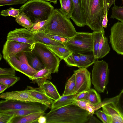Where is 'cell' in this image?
I'll list each match as a JSON object with an SVG mask.
<instances>
[{
	"instance_id": "6da1fadb",
	"label": "cell",
	"mask_w": 123,
	"mask_h": 123,
	"mask_svg": "<svg viewBox=\"0 0 123 123\" xmlns=\"http://www.w3.org/2000/svg\"><path fill=\"white\" fill-rule=\"evenodd\" d=\"M116 0H81L86 25L93 31H104L103 19Z\"/></svg>"
},
{
	"instance_id": "7a4b0ae2",
	"label": "cell",
	"mask_w": 123,
	"mask_h": 123,
	"mask_svg": "<svg viewBox=\"0 0 123 123\" xmlns=\"http://www.w3.org/2000/svg\"><path fill=\"white\" fill-rule=\"evenodd\" d=\"M44 115L46 123H86L91 116L88 111L74 103L51 110Z\"/></svg>"
},
{
	"instance_id": "3957f363",
	"label": "cell",
	"mask_w": 123,
	"mask_h": 123,
	"mask_svg": "<svg viewBox=\"0 0 123 123\" xmlns=\"http://www.w3.org/2000/svg\"><path fill=\"white\" fill-rule=\"evenodd\" d=\"M45 32L70 38L74 37L77 32L70 19L56 8L53 10L48 19Z\"/></svg>"
},
{
	"instance_id": "277c9868",
	"label": "cell",
	"mask_w": 123,
	"mask_h": 123,
	"mask_svg": "<svg viewBox=\"0 0 123 123\" xmlns=\"http://www.w3.org/2000/svg\"><path fill=\"white\" fill-rule=\"evenodd\" d=\"M54 9L50 2L44 0H28L19 9L33 24L47 20Z\"/></svg>"
},
{
	"instance_id": "5b68a950",
	"label": "cell",
	"mask_w": 123,
	"mask_h": 123,
	"mask_svg": "<svg viewBox=\"0 0 123 123\" xmlns=\"http://www.w3.org/2000/svg\"><path fill=\"white\" fill-rule=\"evenodd\" d=\"M64 44L73 53L85 54L93 52L92 33L77 32L74 37Z\"/></svg>"
},
{
	"instance_id": "8992f818",
	"label": "cell",
	"mask_w": 123,
	"mask_h": 123,
	"mask_svg": "<svg viewBox=\"0 0 123 123\" xmlns=\"http://www.w3.org/2000/svg\"><path fill=\"white\" fill-rule=\"evenodd\" d=\"M109 72L108 64L105 61L98 60L95 61L92 70V82L99 93L104 92L108 83Z\"/></svg>"
},
{
	"instance_id": "52a82bcc",
	"label": "cell",
	"mask_w": 123,
	"mask_h": 123,
	"mask_svg": "<svg viewBox=\"0 0 123 123\" xmlns=\"http://www.w3.org/2000/svg\"><path fill=\"white\" fill-rule=\"evenodd\" d=\"M33 51L41 60L45 67L50 70L52 73H58L60 62L62 60L46 45L37 43Z\"/></svg>"
},
{
	"instance_id": "ba28073f",
	"label": "cell",
	"mask_w": 123,
	"mask_h": 123,
	"mask_svg": "<svg viewBox=\"0 0 123 123\" xmlns=\"http://www.w3.org/2000/svg\"><path fill=\"white\" fill-rule=\"evenodd\" d=\"M11 67L28 77L31 80L38 71L33 68L29 63L25 52H20L6 60Z\"/></svg>"
},
{
	"instance_id": "9c48e42d",
	"label": "cell",
	"mask_w": 123,
	"mask_h": 123,
	"mask_svg": "<svg viewBox=\"0 0 123 123\" xmlns=\"http://www.w3.org/2000/svg\"><path fill=\"white\" fill-rule=\"evenodd\" d=\"M41 103L5 99L0 101V111L15 110H37L45 111L48 108Z\"/></svg>"
},
{
	"instance_id": "30bf717a",
	"label": "cell",
	"mask_w": 123,
	"mask_h": 123,
	"mask_svg": "<svg viewBox=\"0 0 123 123\" xmlns=\"http://www.w3.org/2000/svg\"><path fill=\"white\" fill-rule=\"evenodd\" d=\"M34 46L26 43L7 40L3 46V58L6 60L7 58L15 55L20 52L32 51Z\"/></svg>"
},
{
	"instance_id": "8fae6325",
	"label": "cell",
	"mask_w": 123,
	"mask_h": 123,
	"mask_svg": "<svg viewBox=\"0 0 123 123\" xmlns=\"http://www.w3.org/2000/svg\"><path fill=\"white\" fill-rule=\"evenodd\" d=\"M109 39L113 49L123 55V22L118 21L111 27Z\"/></svg>"
},
{
	"instance_id": "7c38bea8",
	"label": "cell",
	"mask_w": 123,
	"mask_h": 123,
	"mask_svg": "<svg viewBox=\"0 0 123 123\" xmlns=\"http://www.w3.org/2000/svg\"><path fill=\"white\" fill-rule=\"evenodd\" d=\"M7 40L16 41L35 46L36 43L33 32L25 28H16L8 33Z\"/></svg>"
},
{
	"instance_id": "4fadbf2b",
	"label": "cell",
	"mask_w": 123,
	"mask_h": 123,
	"mask_svg": "<svg viewBox=\"0 0 123 123\" xmlns=\"http://www.w3.org/2000/svg\"><path fill=\"white\" fill-rule=\"evenodd\" d=\"M74 71L75 76V91L76 93L88 91L91 89V73L86 68H79Z\"/></svg>"
},
{
	"instance_id": "5bb4252c",
	"label": "cell",
	"mask_w": 123,
	"mask_h": 123,
	"mask_svg": "<svg viewBox=\"0 0 123 123\" xmlns=\"http://www.w3.org/2000/svg\"><path fill=\"white\" fill-rule=\"evenodd\" d=\"M0 98L5 99L36 102L44 105L43 102L32 97L24 90L3 93L0 94Z\"/></svg>"
},
{
	"instance_id": "9a60e30c",
	"label": "cell",
	"mask_w": 123,
	"mask_h": 123,
	"mask_svg": "<svg viewBox=\"0 0 123 123\" xmlns=\"http://www.w3.org/2000/svg\"><path fill=\"white\" fill-rule=\"evenodd\" d=\"M72 1L74 9L70 18L78 26L82 27L86 25L81 0H72Z\"/></svg>"
},
{
	"instance_id": "2e32d148",
	"label": "cell",
	"mask_w": 123,
	"mask_h": 123,
	"mask_svg": "<svg viewBox=\"0 0 123 123\" xmlns=\"http://www.w3.org/2000/svg\"><path fill=\"white\" fill-rule=\"evenodd\" d=\"M24 90L32 97L43 102L48 108L51 109L54 101L48 97L39 87L34 88L27 86Z\"/></svg>"
},
{
	"instance_id": "e0dca14e",
	"label": "cell",
	"mask_w": 123,
	"mask_h": 123,
	"mask_svg": "<svg viewBox=\"0 0 123 123\" xmlns=\"http://www.w3.org/2000/svg\"><path fill=\"white\" fill-rule=\"evenodd\" d=\"M102 108V111L111 116L112 123H123V116L114 103L106 104Z\"/></svg>"
},
{
	"instance_id": "ac0fdd59",
	"label": "cell",
	"mask_w": 123,
	"mask_h": 123,
	"mask_svg": "<svg viewBox=\"0 0 123 123\" xmlns=\"http://www.w3.org/2000/svg\"><path fill=\"white\" fill-rule=\"evenodd\" d=\"M36 43H43L46 45L58 46L66 47L65 44L51 38L45 32H33Z\"/></svg>"
},
{
	"instance_id": "d6986e66",
	"label": "cell",
	"mask_w": 123,
	"mask_h": 123,
	"mask_svg": "<svg viewBox=\"0 0 123 123\" xmlns=\"http://www.w3.org/2000/svg\"><path fill=\"white\" fill-rule=\"evenodd\" d=\"M45 111L32 113L25 116L12 118L9 123H38V119L41 116L44 115Z\"/></svg>"
},
{
	"instance_id": "ffe728a7",
	"label": "cell",
	"mask_w": 123,
	"mask_h": 123,
	"mask_svg": "<svg viewBox=\"0 0 123 123\" xmlns=\"http://www.w3.org/2000/svg\"><path fill=\"white\" fill-rule=\"evenodd\" d=\"M39 87L48 97L54 101L61 97L55 86L48 80L43 83Z\"/></svg>"
},
{
	"instance_id": "44dd1931",
	"label": "cell",
	"mask_w": 123,
	"mask_h": 123,
	"mask_svg": "<svg viewBox=\"0 0 123 123\" xmlns=\"http://www.w3.org/2000/svg\"><path fill=\"white\" fill-rule=\"evenodd\" d=\"M51 70L45 67L40 70L34 74L32 77L31 83H36L39 87L43 83L47 80H51L52 77Z\"/></svg>"
},
{
	"instance_id": "7402d4cb",
	"label": "cell",
	"mask_w": 123,
	"mask_h": 123,
	"mask_svg": "<svg viewBox=\"0 0 123 123\" xmlns=\"http://www.w3.org/2000/svg\"><path fill=\"white\" fill-rule=\"evenodd\" d=\"M77 94L66 95H62L58 99L54 101L51 110H55L67 105L74 103Z\"/></svg>"
},
{
	"instance_id": "603a6c76",
	"label": "cell",
	"mask_w": 123,
	"mask_h": 123,
	"mask_svg": "<svg viewBox=\"0 0 123 123\" xmlns=\"http://www.w3.org/2000/svg\"><path fill=\"white\" fill-rule=\"evenodd\" d=\"M61 5L60 12L68 19L72 16L74 9L72 0H59Z\"/></svg>"
},
{
	"instance_id": "cb8c5ba5",
	"label": "cell",
	"mask_w": 123,
	"mask_h": 123,
	"mask_svg": "<svg viewBox=\"0 0 123 123\" xmlns=\"http://www.w3.org/2000/svg\"><path fill=\"white\" fill-rule=\"evenodd\" d=\"M46 46L62 60H64L73 53L71 50L66 47L58 46Z\"/></svg>"
},
{
	"instance_id": "d4e9b609",
	"label": "cell",
	"mask_w": 123,
	"mask_h": 123,
	"mask_svg": "<svg viewBox=\"0 0 123 123\" xmlns=\"http://www.w3.org/2000/svg\"><path fill=\"white\" fill-rule=\"evenodd\" d=\"M28 61L30 65L34 69L38 71L41 70L45 68L34 52L32 51L25 52Z\"/></svg>"
},
{
	"instance_id": "484cf974",
	"label": "cell",
	"mask_w": 123,
	"mask_h": 123,
	"mask_svg": "<svg viewBox=\"0 0 123 123\" xmlns=\"http://www.w3.org/2000/svg\"><path fill=\"white\" fill-rule=\"evenodd\" d=\"M89 53L86 54L77 53L80 59L79 68H86L93 64L96 61V60L93 52Z\"/></svg>"
},
{
	"instance_id": "4316f807",
	"label": "cell",
	"mask_w": 123,
	"mask_h": 123,
	"mask_svg": "<svg viewBox=\"0 0 123 123\" xmlns=\"http://www.w3.org/2000/svg\"><path fill=\"white\" fill-rule=\"evenodd\" d=\"M110 50L107 38L104 35L100 41L97 60L101 59L109 53Z\"/></svg>"
},
{
	"instance_id": "83f0119b",
	"label": "cell",
	"mask_w": 123,
	"mask_h": 123,
	"mask_svg": "<svg viewBox=\"0 0 123 123\" xmlns=\"http://www.w3.org/2000/svg\"><path fill=\"white\" fill-rule=\"evenodd\" d=\"M42 111L37 110H15L5 111H0V113L8 115L12 117L25 116L31 113Z\"/></svg>"
},
{
	"instance_id": "f1b7e54d",
	"label": "cell",
	"mask_w": 123,
	"mask_h": 123,
	"mask_svg": "<svg viewBox=\"0 0 123 123\" xmlns=\"http://www.w3.org/2000/svg\"><path fill=\"white\" fill-rule=\"evenodd\" d=\"M92 33L93 40V53L95 59L97 60L100 41L102 37L105 35V31H94Z\"/></svg>"
},
{
	"instance_id": "f546056e",
	"label": "cell",
	"mask_w": 123,
	"mask_h": 123,
	"mask_svg": "<svg viewBox=\"0 0 123 123\" xmlns=\"http://www.w3.org/2000/svg\"><path fill=\"white\" fill-rule=\"evenodd\" d=\"M15 18L16 22L24 28L30 29L33 25V23L24 12H20Z\"/></svg>"
},
{
	"instance_id": "4dcf8cb0",
	"label": "cell",
	"mask_w": 123,
	"mask_h": 123,
	"mask_svg": "<svg viewBox=\"0 0 123 123\" xmlns=\"http://www.w3.org/2000/svg\"><path fill=\"white\" fill-rule=\"evenodd\" d=\"M75 76L74 73L68 80L62 95H68L76 93L75 91Z\"/></svg>"
},
{
	"instance_id": "1f68e13d",
	"label": "cell",
	"mask_w": 123,
	"mask_h": 123,
	"mask_svg": "<svg viewBox=\"0 0 123 123\" xmlns=\"http://www.w3.org/2000/svg\"><path fill=\"white\" fill-rule=\"evenodd\" d=\"M74 104L88 111L91 116L93 115L95 112L96 111L95 106L87 100H75Z\"/></svg>"
},
{
	"instance_id": "d6a6232c",
	"label": "cell",
	"mask_w": 123,
	"mask_h": 123,
	"mask_svg": "<svg viewBox=\"0 0 123 123\" xmlns=\"http://www.w3.org/2000/svg\"><path fill=\"white\" fill-rule=\"evenodd\" d=\"M20 78L15 76L0 75V83L7 85L8 88L13 86L20 80Z\"/></svg>"
},
{
	"instance_id": "836d02e7",
	"label": "cell",
	"mask_w": 123,
	"mask_h": 123,
	"mask_svg": "<svg viewBox=\"0 0 123 123\" xmlns=\"http://www.w3.org/2000/svg\"><path fill=\"white\" fill-rule=\"evenodd\" d=\"M88 91V94L86 100L95 106L101 102L100 95L95 89L91 88Z\"/></svg>"
},
{
	"instance_id": "e575fe53",
	"label": "cell",
	"mask_w": 123,
	"mask_h": 123,
	"mask_svg": "<svg viewBox=\"0 0 123 123\" xmlns=\"http://www.w3.org/2000/svg\"><path fill=\"white\" fill-rule=\"evenodd\" d=\"M110 18H115L123 22V6H117L114 4L111 8V14Z\"/></svg>"
},
{
	"instance_id": "d590c367",
	"label": "cell",
	"mask_w": 123,
	"mask_h": 123,
	"mask_svg": "<svg viewBox=\"0 0 123 123\" xmlns=\"http://www.w3.org/2000/svg\"><path fill=\"white\" fill-rule=\"evenodd\" d=\"M67 65L78 67L80 59L77 53H73L64 60Z\"/></svg>"
},
{
	"instance_id": "8d00e7d4",
	"label": "cell",
	"mask_w": 123,
	"mask_h": 123,
	"mask_svg": "<svg viewBox=\"0 0 123 123\" xmlns=\"http://www.w3.org/2000/svg\"><path fill=\"white\" fill-rule=\"evenodd\" d=\"M48 19L33 24L32 26L29 30L32 32H45L47 28Z\"/></svg>"
},
{
	"instance_id": "74e56055",
	"label": "cell",
	"mask_w": 123,
	"mask_h": 123,
	"mask_svg": "<svg viewBox=\"0 0 123 123\" xmlns=\"http://www.w3.org/2000/svg\"><path fill=\"white\" fill-rule=\"evenodd\" d=\"M20 13L19 9L10 7L9 9L1 11L0 15L5 17L10 16L16 18Z\"/></svg>"
},
{
	"instance_id": "f35d334b",
	"label": "cell",
	"mask_w": 123,
	"mask_h": 123,
	"mask_svg": "<svg viewBox=\"0 0 123 123\" xmlns=\"http://www.w3.org/2000/svg\"><path fill=\"white\" fill-rule=\"evenodd\" d=\"M95 114L103 123H112V120L111 116L103 111L97 110Z\"/></svg>"
},
{
	"instance_id": "ab89813d",
	"label": "cell",
	"mask_w": 123,
	"mask_h": 123,
	"mask_svg": "<svg viewBox=\"0 0 123 123\" xmlns=\"http://www.w3.org/2000/svg\"><path fill=\"white\" fill-rule=\"evenodd\" d=\"M117 108L123 116V89L118 95L114 103Z\"/></svg>"
},
{
	"instance_id": "60d3db41",
	"label": "cell",
	"mask_w": 123,
	"mask_h": 123,
	"mask_svg": "<svg viewBox=\"0 0 123 123\" xmlns=\"http://www.w3.org/2000/svg\"><path fill=\"white\" fill-rule=\"evenodd\" d=\"M27 0H0V6L24 4Z\"/></svg>"
},
{
	"instance_id": "b9f144b4",
	"label": "cell",
	"mask_w": 123,
	"mask_h": 123,
	"mask_svg": "<svg viewBox=\"0 0 123 123\" xmlns=\"http://www.w3.org/2000/svg\"><path fill=\"white\" fill-rule=\"evenodd\" d=\"M0 75L15 76V70L12 68H0Z\"/></svg>"
},
{
	"instance_id": "7bdbcfd3",
	"label": "cell",
	"mask_w": 123,
	"mask_h": 123,
	"mask_svg": "<svg viewBox=\"0 0 123 123\" xmlns=\"http://www.w3.org/2000/svg\"><path fill=\"white\" fill-rule=\"evenodd\" d=\"M46 34L51 38L63 44L69 41L71 38H67L59 36Z\"/></svg>"
},
{
	"instance_id": "ee69618b",
	"label": "cell",
	"mask_w": 123,
	"mask_h": 123,
	"mask_svg": "<svg viewBox=\"0 0 123 123\" xmlns=\"http://www.w3.org/2000/svg\"><path fill=\"white\" fill-rule=\"evenodd\" d=\"M12 118L9 115L0 113V123H9Z\"/></svg>"
},
{
	"instance_id": "f6af8a7d",
	"label": "cell",
	"mask_w": 123,
	"mask_h": 123,
	"mask_svg": "<svg viewBox=\"0 0 123 123\" xmlns=\"http://www.w3.org/2000/svg\"><path fill=\"white\" fill-rule=\"evenodd\" d=\"M88 94V91H86L77 94L75 99L78 100H86Z\"/></svg>"
},
{
	"instance_id": "bcb514c9",
	"label": "cell",
	"mask_w": 123,
	"mask_h": 123,
	"mask_svg": "<svg viewBox=\"0 0 123 123\" xmlns=\"http://www.w3.org/2000/svg\"><path fill=\"white\" fill-rule=\"evenodd\" d=\"M93 115L91 116L86 123H101Z\"/></svg>"
},
{
	"instance_id": "7dc6e473",
	"label": "cell",
	"mask_w": 123,
	"mask_h": 123,
	"mask_svg": "<svg viewBox=\"0 0 123 123\" xmlns=\"http://www.w3.org/2000/svg\"><path fill=\"white\" fill-rule=\"evenodd\" d=\"M108 23V19L107 17V14L105 15L104 16L103 19L102 26L103 28H106L107 27Z\"/></svg>"
},
{
	"instance_id": "c3c4849f",
	"label": "cell",
	"mask_w": 123,
	"mask_h": 123,
	"mask_svg": "<svg viewBox=\"0 0 123 123\" xmlns=\"http://www.w3.org/2000/svg\"><path fill=\"white\" fill-rule=\"evenodd\" d=\"M38 123H46L47 119L44 115L41 116L38 119Z\"/></svg>"
},
{
	"instance_id": "681fc988",
	"label": "cell",
	"mask_w": 123,
	"mask_h": 123,
	"mask_svg": "<svg viewBox=\"0 0 123 123\" xmlns=\"http://www.w3.org/2000/svg\"><path fill=\"white\" fill-rule=\"evenodd\" d=\"M0 93L1 94L7 88H8V87L7 86L3 84L0 83Z\"/></svg>"
},
{
	"instance_id": "f907efd6",
	"label": "cell",
	"mask_w": 123,
	"mask_h": 123,
	"mask_svg": "<svg viewBox=\"0 0 123 123\" xmlns=\"http://www.w3.org/2000/svg\"><path fill=\"white\" fill-rule=\"evenodd\" d=\"M47 1H49L50 3H53L54 4H57V0H44Z\"/></svg>"
},
{
	"instance_id": "816d5d0a",
	"label": "cell",
	"mask_w": 123,
	"mask_h": 123,
	"mask_svg": "<svg viewBox=\"0 0 123 123\" xmlns=\"http://www.w3.org/2000/svg\"><path fill=\"white\" fill-rule=\"evenodd\" d=\"M0 60L1 59V58L2 57V56L1 55V54H0Z\"/></svg>"
}]
</instances>
